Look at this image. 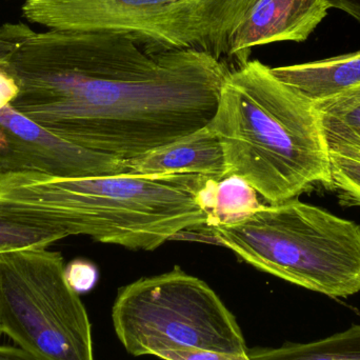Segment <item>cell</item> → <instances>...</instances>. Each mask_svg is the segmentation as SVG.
Here are the masks:
<instances>
[{"label":"cell","mask_w":360,"mask_h":360,"mask_svg":"<svg viewBox=\"0 0 360 360\" xmlns=\"http://www.w3.org/2000/svg\"><path fill=\"white\" fill-rule=\"evenodd\" d=\"M330 8H338L360 21V0H326Z\"/></svg>","instance_id":"20"},{"label":"cell","mask_w":360,"mask_h":360,"mask_svg":"<svg viewBox=\"0 0 360 360\" xmlns=\"http://www.w3.org/2000/svg\"><path fill=\"white\" fill-rule=\"evenodd\" d=\"M314 105L329 149H360V84Z\"/></svg>","instance_id":"12"},{"label":"cell","mask_w":360,"mask_h":360,"mask_svg":"<svg viewBox=\"0 0 360 360\" xmlns=\"http://www.w3.org/2000/svg\"><path fill=\"white\" fill-rule=\"evenodd\" d=\"M259 205L255 191L247 182L236 176L226 177L216 186L215 224L236 219Z\"/></svg>","instance_id":"16"},{"label":"cell","mask_w":360,"mask_h":360,"mask_svg":"<svg viewBox=\"0 0 360 360\" xmlns=\"http://www.w3.org/2000/svg\"><path fill=\"white\" fill-rule=\"evenodd\" d=\"M329 10L326 0H251L229 39L231 69L245 65L254 46L306 41Z\"/></svg>","instance_id":"9"},{"label":"cell","mask_w":360,"mask_h":360,"mask_svg":"<svg viewBox=\"0 0 360 360\" xmlns=\"http://www.w3.org/2000/svg\"><path fill=\"white\" fill-rule=\"evenodd\" d=\"M214 182L200 175L130 171L86 179L0 174V212L67 236L153 251L215 224L207 203Z\"/></svg>","instance_id":"2"},{"label":"cell","mask_w":360,"mask_h":360,"mask_svg":"<svg viewBox=\"0 0 360 360\" xmlns=\"http://www.w3.org/2000/svg\"><path fill=\"white\" fill-rule=\"evenodd\" d=\"M250 1L25 0L21 10L50 30L127 34L153 52L195 50L228 63L231 33Z\"/></svg>","instance_id":"5"},{"label":"cell","mask_w":360,"mask_h":360,"mask_svg":"<svg viewBox=\"0 0 360 360\" xmlns=\"http://www.w3.org/2000/svg\"><path fill=\"white\" fill-rule=\"evenodd\" d=\"M210 127L224 151L226 177L243 179L269 203L331 188L314 103L259 60L231 70Z\"/></svg>","instance_id":"3"},{"label":"cell","mask_w":360,"mask_h":360,"mask_svg":"<svg viewBox=\"0 0 360 360\" xmlns=\"http://www.w3.org/2000/svg\"><path fill=\"white\" fill-rule=\"evenodd\" d=\"M10 54V42L0 35V110L10 105L20 93V86L11 63Z\"/></svg>","instance_id":"17"},{"label":"cell","mask_w":360,"mask_h":360,"mask_svg":"<svg viewBox=\"0 0 360 360\" xmlns=\"http://www.w3.org/2000/svg\"><path fill=\"white\" fill-rule=\"evenodd\" d=\"M331 188L338 193L340 202L360 207V149H329Z\"/></svg>","instance_id":"15"},{"label":"cell","mask_w":360,"mask_h":360,"mask_svg":"<svg viewBox=\"0 0 360 360\" xmlns=\"http://www.w3.org/2000/svg\"><path fill=\"white\" fill-rule=\"evenodd\" d=\"M112 319L133 356L180 349L248 352L240 327L219 296L179 266L122 288Z\"/></svg>","instance_id":"6"},{"label":"cell","mask_w":360,"mask_h":360,"mask_svg":"<svg viewBox=\"0 0 360 360\" xmlns=\"http://www.w3.org/2000/svg\"><path fill=\"white\" fill-rule=\"evenodd\" d=\"M67 235L41 224L0 212V254L32 248H49Z\"/></svg>","instance_id":"14"},{"label":"cell","mask_w":360,"mask_h":360,"mask_svg":"<svg viewBox=\"0 0 360 360\" xmlns=\"http://www.w3.org/2000/svg\"><path fill=\"white\" fill-rule=\"evenodd\" d=\"M59 252L0 254V336L39 360H94L92 329Z\"/></svg>","instance_id":"7"},{"label":"cell","mask_w":360,"mask_h":360,"mask_svg":"<svg viewBox=\"0 0 360 360\" xmlns=\"http://www.w3.org/2000/svg\"><path fill=\"white\" fill-rule=\"evenodd\" d=\"M127 162L129 171L139 174H195L217 182L226 179L224 151L210 124Z\"/></svg>","instance_id":"10"},{"label":"cell","mask_w":360,"mask_h":360,"mask_svg":"<svg viewBox=\"0 0 360 360\" xmlns=\"http://www.w3.org/2000/svg\"><path fill=\"white\" fill-rule=\"evenodd\" d=\"M22 115L78 147L141 158L213 120L231 67L195 50H148L114 32H35L4 23Z\"/></svg>","instance_id":"1"},{"label":"cell","mask_w":360,"mask_h":360,"mask_svg":"<svg viewBox=\"0 0 360 360\" xmlns=\"http://www.w3.org/2000/svg\"><path fill=\"white\" fill-rule=\"evenodd\" d=\"M68 285L77 294L91 291L96 285L98 271L95 264L86 259H74L65 266Z\"/></svg>","instance_id":"18"},{"label":"cell","mask_w":360,"mask_h":360,"mask_svg":"<svg viewBox=\"0 0 360 360\" xmlns=\"http://www.w3.org/2000/svg\"><path fill=\"white\" fill-rule=\"evenodd\" d=\"M158 357L164 360H251L248 352L226 353L199 349H180L158 353Z\"/></svg>","instance_id":"19"},{"label":"cell","mask_w":360,"mask_h":360,"mask_svg":"<svg viewBox=\"0 0 360 360\" xmlns=\"http://www.w3.org/2000/svg\"><path fill=\"white\" fill-rule=\"evenodd\" d=\"M271 69L281 82L315 103L360 84V50L312 63Z\"/></svg>","instance_id":"11"},{"label":"cell","mask_w":360,"mask_h":360,"mask_svg":"<svg viewBox=\"0 0 360 360\" xmlns=\"http://www.w3.org/2000/svg\"><path fill=\"white\" fill-rule=\"evenodd\" d=\"M210 228L262 272L332 298L360 292V226L323 207L296 197Z\"/></svg>","instance_id":"4"},{"label":"cell","mask_w":360,"mask_h":360,"mask_svg":"<svg viewBox=\"0 0 360 360\" xmlns=\"http://www.w3.org/2000/svg\"><path fill=\"white\" fill-rule=\"evenodd\" d=\"M127 172L124 160L65 141L11 105L0 110V174L86 179Z\"/></svg>","instance_id":"8"},{"label":"cell","mask_w":360,"mask_h":360,"mask_svg":"<svg viewBox=\"0 0 360 360\" xmlns=\"http://www.w3.org/2000/svg\"><path fill=\"white\" fill-rule=\"evenodd\" d=\"M251 360H360V325L307 344L248 350Z\"/></svg>","instance_id":"13"},{"label":"cell","mask_w":360,"mask_h":360,"mask_svg":"<svg viewBox=\"0 0 360 360\" xmlns=\"http://www.w3.org/2000/svg\"><path fill=\"white\" fill-rule=\"evenodd\" d=\"M0 360H39L19 347L0 346Z\"/></svg>","instance_id":"21"}]
</instances>
